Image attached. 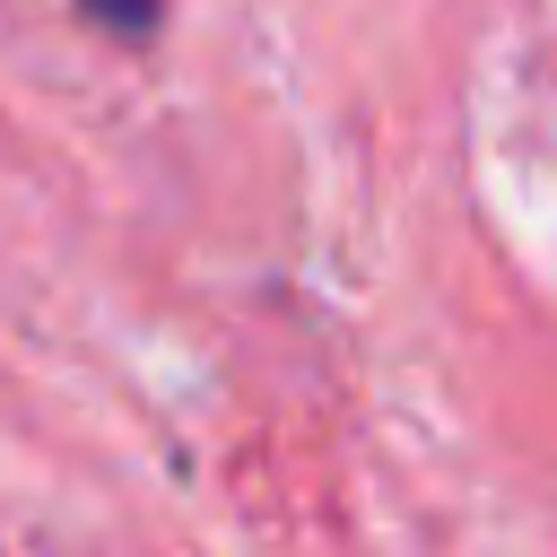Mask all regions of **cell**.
<instances>
[{"label": "cell", "mask_w": 557, "mask_h": 557, "mask_svg": "<svg viewBox=\"0 0 557 557\" xmlns=\"http://www.w3.org/2000/svg\"><path fill=\"white\" fill-rule=\"evenodd\" d=\"M87 17H104V26H122V35H139V26L157 17V0H87Z\"/></svg>", "instance_id": "1"}]
</instances>
